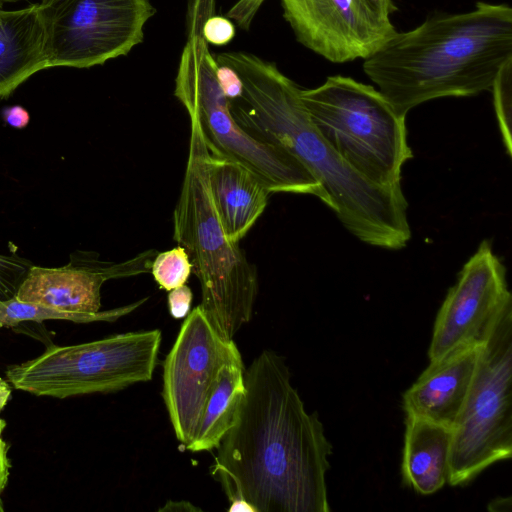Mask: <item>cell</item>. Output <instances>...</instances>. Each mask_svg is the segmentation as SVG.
<instances>
[{
  "instance_id": "1",
  "label": "cell",
  "mask_w": 512,
  "mask_h": 512,
  "mask_svg": "<svg viewBox=\"0 0 512 512\" xmlns=\"http://www.w3.org/2000/svg\"><path fill=\"white\" fill-rule=\"evenodd\" d=\"M245 394L211 467L230 503L252 512H328L332 445L306 411L284 359L264 350L244 371Z\"/></svg>"
},
{
  "instance_id": "2",
  "label": "cell",
  "mask_w": 512,
  "mask_h": 512,
  "mask_svg": "<svg viewBox=\"0 0 512 512\" xmlns=\"http://www.w3.org/2000/svg\"><path fill=\"white\" fill-rule=\"evenodd\" d=\"M222 65L233 68L242 93L228 100L235 121L259 141L293 155L326 191L341 224L360 241L399 250L411 239L408 202L402 186L375 185L348 166L309 118L301 88L275 64L247 52H224Z\"/></svg>"
},
{
  "instance_id": "3",
  "label": "cell",
  "mask_w": 512,
  "mask_h": 512,
  "mask_svg": "<svg viewBox=\"0 0 512 512\" xmlns=\"http://www.w3.org/2000/svg\"><path fill=\"white\" fill-rule=\"evenodd\" d=\"M512 61V8L476 3L469 12L429 16L396 32L364 60L365 74L395 111L443 97H468L491 90Z\"/></svg>"
},
{
  "instance_id": "4",
  "label": "cell",
  "mask_w": 512,
  "mask_h": 512,
  "mask_svg": "<svg viewBox=\"0 0 512 512\" xmlns=\"http://www.w3.org/2000/svg\"><path fill=\"white\" fill-rule=\"evenodd\" d=\"M189 118V153L173 212V239L187 251L200 282L202 311L220 337L231 340L252 318L258 274L223 230L209 188V150L197 119Z\"/></svg>"
},
{
  "instance_id": "5",
  "label": "cell",
  "mask_w": 512,
  "mask_h": 512,
  "mask_svg": "<svg viewBox=\"0 0 512 512\" xmlns=\"http://www.w3.org/2000/svg\"><path fill=\"white\" fill-rule=\"evenodd\" d=\"M300 97L314 127L356 173L381 187L401 185L402 168L413 157L406 117L378 89L334 75L301 89Z\"/></svg>"
},
{
  "instance_id": "6",
  "label": "cell",
  "mask_w": 512,
  "mask_h": 512,
  "mask_svg": "<svg viewBox=\"0 0 512 512\" xmlns=\"http://www.w3.org/2000/svg\"><path fill=\"white\" fill-rule=\"evenodd\" d=\"M217 68L206 41L193 35L181 56L174 95L197 119L208 150L256 172L272 193L310 194L330 207L326 191L293 155L257 140L235 121L218 83Z\"/></svg>"
},
{
  "instance_id": "7",
  "label": "cell",
  "mask_w": 512,
  "mask_h": 512,
  "mask_svg": "<svg viewBox=\"0 0 512 512\" xmlns=\"http://www.w3.org/2000/svg\"><path fill=\"white\" fill-rule=\"evenodd\" d=\"M512 455V304L480 345L465 403L452 428L448 484L465 485Z\"/></svg>"
},
{
  "instance_id": "8",
  "label": "cell",
  "mask_w": 512,
  "mask_h": 512,
  "mask_svg": "<svg viewBox=\"0 0 512 512\" xmlns=\"http://www.w3.org/2000/svg\"><path fill=\"white\" fill-rule=\"evenodd\" d=\"M158 329L128 332L69 346L10 366L9 382L37 396L67 398L107 393L151 380L161 344Z\"/></svg>"
},
{
  "instance_id": "9",
  "label": "cell",
  "mask_w": 512,
  "mask_h": 512,
  "mask_svg": "<svg viewBox=\"0 0 512 512\" xmlns=\"http://www.w3.org/2000/svg\"><path fill=\"white\" fill-rule=\"evenodd\" d=\"M46 68H89L142 42L150 0H41Z\"/></svg>"
},
{
  "instance_id": "10",
  "label": "cell",
  "mask_w": 512,
  "mask_h": 512,
  "mask_svg": "<svg viewBox=\"0 0 512 512\" xmlns=\"http://www.w3.org/2000/svg\"><path fill=\"white\" fill-rule=\"evenodd\" d=\"M237 350L233 339L220 337L200 305L188 313L164 361L162 390L174 433L185 448L198 432L224 365Z\"/></svg>"
},
{
  "instance_id": "11",
  "label": "cell",
  "mask_w": 512,
  "mask_h": 512,
  "mask_svg": "<svg viewBox=\"0 0 512 512\" xmlns=\"http://www.w3.org/2000/svg\"><path fill=\"white\" fill-rule=\"evenodd\" d=\"M512 304L506 268L483 240L460 270L435 319L428 349L430 361L480 344L502 311Z\"/></svg>"
},
{
  "instance_id": "12",
  "label": "cell",
  "mask_w": 512,
  "mask_h": 512,
  "mask_svg": "<svg viewBox=\"0 0 512 512\" xmlns=\"http://www.w3.org/2000/svg\"><path fill=\"white\" fill-rule=\"evenodd\" d=\"M297 40L332 63L367 59L397 31L368 0H280Z\"/></svg>"
},
{
  "instance_id": "13",
  "label": "cell",
  "mask_w": 512,
  "mask_h": 512,
  "mask_svg": "<svg viewBox=\"0 0 512 512\" xmlns=\"http://www.w3.org/2000/svg\"><path fill=\"white\" fill-rule=\"evenodd\" d=\"M156 250H147L122 262L98 260L96 253L71 255L62 267L31 266L16 298L52 309L97 314L101 307V287L105 281L150 273Z\"/></svg>"
},
{
  "instance_id": "14",
  "label": "cell",
  "mask_w": 512,
  "mask_h": 512,
  "mask_svg": "<svg viewBox=\"0 0 512 512\" xmlns=\"http://www.w3.org/2000/svg\"><path fill=\"white\" fill-rule=\"evenodd\" d=\"M480 345L460 348L430 361L403 394L406 414L453 428L473 381Z\"/></svg>"
},
{
  "instance_id": "15",
  "label": "cell",
  "mask_w": 512,
  "mask_h": 512,
  "mask_svg": "<svg viewBox=\"0 0 512 512\" xmlns=\"http://www.w3.org/2000/svg\"><path fill=\"white\" fill-rule=\"evenodd\" d=\"M209 188L223 230L239 243L263 214L271 192L247 166L209 151Z\"/></svg>"
},
{
  "instance_id": "16",
  "label": "cell",
  "mask_w": 512,
  "mask_h": 512,
  "mask_svg": "<svg viewBox=\"0 0 512 512\" xmlns=\"http://www.w3.org/2000/svg\"><path fill=\"white\" fill-rule=\"evenodd\" d=\"M45 68L44 29L38 4L20 10L0 9V100Z\"/></svg>"
},
{
  "instance_id": "17",
  "label": "cell",
  "mask_w": 512,
  "mask_h": 512,
  "mask_svg": "<svg viewBox=\"0 0 512 512\" xmlns=\"http://www.w3.org/2000/svg\"><path fill=\"white\" fill-rule=\"evenodd\" d=\"M452 428L406 414L402 474L421 495L440 490L449 478Z\"/></svg>"
},
{
  "instance_id": "18",
  "label": "cell",
  "mask_w": 512,
  "mask_h": 512,
  "mask_svg": "<svg viewBox=\"0 0 512 512\" xmlns=\"http://www.w3.org/2000/svg\"><path fill=\"white\" fill-rule=\"evenodd\" d=\"M244 363L239 349L230 357L221 371L217 387L212 393L198 432L186 447L192 452L216 449L232 427L245 394Z\"/></svg>"
},
{
  "instance_id": "19",
  "label": "cell",
  "mask_w": 512,
  "mask_h": 512,
  "mask_svg": "<svg viewBox=\"0 0 512 512\" xmlns=\"http://www.w3.org/2000/svg\"><path fill=\"white\" fill-rule=\"evenodd\" d=\"M146 299L147 298H144L136 303L109 311L99 312L97 314H77L52 309L34 303L23 302L14 297L10 300L0 301V329L3 327L11 328L25 321L41 322L43 320L56 319L69 320L78 323L114 321L136 309L145 302Z\"/></svg>"
},
{
  "instance_id": "20",
  "label": "cell",
  "mask_w": 512,
  "mask_h": 512,
  "mask_svg": "<svg viewBox=\"0 0 512 512\" xmlns=\"http://www.w3.org/2000/svg\"><path fill=\"white\" fill-rule=\"evenodd\" d=\"M192 272V263L184 247L178 245L157 253L151 272L159 287L170 291L186 283Z\"/></svg>"
},
{
  "instance_id": "21",
  "label": "cell",
  "mask_w": 512,
  "mask_h": 512,
  "mask_svg": "<svg viewBox=\"0 0 512 512\" xmlns=\"http://www.w3.org/2000/svg\"><path fill=\"white\" fill-rule=\"evenodd\" d=\"M511 75L512 61L502 67L491 88L499 128L509 155H511Z\"/></svg>"
},
{
  "instance_id": "22",
  "label": "cell",
  "mask_w": 512,
  "mask_h": 512,
  "mask_svg": "<svg viewBox=\"0 0 512 512\" xmlns=\"http://www.w3.org/2000/svg\"><path fill=\"white\" fill-rule=\"evenodd\" d=\"M32 264L17 255L0 254V301L14 298Z\"/></svg>"
},
{
  "instance_id": "23",
  "label": "cell",
  "mask_w": 512,
  "mask_h": 512,
  "mask_svg": "<svg viewBox=\"0 0 512 512\" xmlns=\"http://www.w3.org/2000/svg\"><path fill=\"white\" fill-rule=\"evenodd\" d=\"M235 36V27L226 17L212 16L203 26V39L214 45H225Z\"/></svg>"
},
{
  "instance_id": "24",
  "label": "cell",
  "mask_w": 512,
  "mask_h": 512,
  "mask_svg": "<svg viewBox=\"0 0 512 512\" xmlns=\"http://www.w3.org/2000/svg\"><path fill=\"white\" fill-rule=\"evenodd\" d=\"M193 294L189 286L183 284L169 291L168 309L172 317L180 319L190 312Z\"/></svg>"
},
{
  "instance_id": "25",
  "label": "cell",
  "mask_w": 512,
  "mask_h": 512,
  "mask_svg": "<svg viewBox=\"0 0 512 512\" xmlns=\"http://www.w3.org/2000/svg\"><path fill=\"white\" fill-rule=\"evenodd\" d=\"M216 75L218 83L228 100H233L241 95L242 81L233 68L218 64Z\"/></svg>"
},
{
  "instance_id": "26",
  "label": "cell",
  "mask_w": 512,
  "mask_h": 512,
  "mask_svg": "<svg viewBox=\"0 0 512 512\" xmlns=\"http://www.w3.org/2000/svg\"><path fill=\"white\" fill-rule=\"evenodd\" d=\"M4 427L5 422L3 420H0V511L3 510L1 494L7 484L10 469L9 459L7 456L8 448L2 438V431Z\"/></svg>"
},
{
  "instance_id": "27",
  "label": "cell",
  "mask_w": 512,
  "mask_h": 512,
  "mask_svg": "<svg viewBox=\"0 0 512 512\" xmlns=\"http://www.w3.org/2000/svg\"><path fill=\"white\" fill-rule=\"evenodd\" d=\"M2 115L5 122L15 128L26 127L30 120L29 113L20 105L6 107Z\"/></svg>"
},
{
  "instance_id": "28",
  "label": "cell",
  "mask_w": 512,
  "mask_h": 512,
  "mask_svg": "<svg viewBox=\"0 0 512 512\" xmlns=\"http://www.w3.org/2000/svg\"><path fill=\"white\" fill-rule=\"evenodd\" d=\"M380 13L390 17L398 10L393 0H368Z\"/></svg>"
},
{
  "instance_id": "29",
  "label": "cell",
  "mask_w": 512,
  "mask_h": 512,
  "mask_svg": "<svg viewBox=\"0 0 512 512\" xmlns=\"http://www.w3.org/2000/svg\"><path fill=\"white\" fill-rule=\"evenodd\" d=\"M190 510H198L195 506H193L189 502H168L166 505L160 509V511H190Z\"/></svg>"
},
{
  "instance_id": "30",
  "label": "cell",
  "mask_w": 512,
  "mask_h": 512,
  "mask_svg": "<svg viewBox=\"0 0 512 512\" xmlns=\"http://www.w3.org/2000/svg\"><path fill=\"white\" fill-rule=\"evenodd\" d=\"M10 394H11L10 386L8 385V383L5 380L0 378V412L2 411V409L8 402ZM0 420H2V419L0 418Z\"/></svg>"
},
{
  "instance_id": "31",
  "label": "cell",
  "mask_w": 512,
  "mask_h": 512,
  "mask_svg": "<svg viewBox=\"0 0 512 512\" xmlns=\"http://www.w3.org/2000/svg\"><path fill=\"white\" fill-rule=\"evenodd\" d=\"M20 0H0V9L3 7L5 3L18 2Z\"/></svg>"
}]
</instances>
